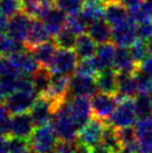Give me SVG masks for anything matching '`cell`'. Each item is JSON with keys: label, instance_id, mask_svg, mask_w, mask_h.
Listing matches in <instances>:
<instances>
[{"label": "cell", "instance_id": "83f0119b", "mask_svg": "<svg viewBox=\"0 0 152 153\" xmlns=\"http://www.w3.org/2000/svg\"><path fill=\"white\" fill-rule=\"evenodd\" d=\"M80 13L87 22V24L101 20L104 17V2L102 0L84 2V7L82 9Z\"/></svg>", "mask_w": 152, "mask_h": 153}, {"label": "cell", "instance_id": "484cf974", "mask_svg": "<svg viewBox=\"0 0 152 153\" xmlns=\"http://www.w3.org/2000/svg\"><path fill=\"white\" fill-rule=\"evenodd\" d=\"M53 76H54V74L51 71V68L46 67V66H42V65L33 74L31 81H33L34 87L38 95H44L46 93L49 85H51Z\"/></svg>", "mask_w": 152, "mask_h": 153}, {"label": "cell", "instance_id": "f6af8a7d", "mask_svg": "<svg viewBox=\"0 0 152 153\" xmlns=\"http://www.w3.org/2000/svg\"><path fill=\"white\" fill-rule=\"evenodd\" d=\"M8 24H9V18L4 16V15H0V36L7 34Z\"/></svg>", "mask_w": 152, "mask_h": 153}, {"label": "cell", "instance_id": "f35d334b", "mask_svg": "<svg viewBox=\"0 0 152 153\" xmlns=\"http://www.w3.org/2000/svg\"><path fill=\"white\" fill-rule=\"evenodd\" d=\"M129 13H130V20L134 24H141V22L152 20V13L149 11L143 4H139L134 8L129 9Z\"/></svg>", "mask_w": 152, "mask_h": 153}, {"label": "cell", "instance_id": "f1b7e54d", "mask_svg": "<svg viewBox=\"0 0 152 153\" xmlns=\"http://www.w3.org/2000/svg\"><path fill=\"white\" fill-rule=\"evenodd\" d=\"M51 6L42 4L39 0H21V11L31 19H40L46 15Z\"/></svg>", "mask_w": 152, "mask_h": 153}, {"label": "cell", "instance_id": "c3c4849f", "mask_svg": "<svg viewBox=\"0 0 152 153\" xmlns=\"http://www.w3.org/2000/svg\"><path fill=\"white\" fill-rule=\"evenodd\" d=\"M147 44H148V48L150 51V54H152V35L147 39Z\"/></svg>", "mask_w": 152, "mask_h": 153}, {"label": "cell", "instance_id": "d4e9b609", "mask_svg": "<svg viewBox=\"0 0 152 153\" xmlns=\"http://www.w3.org/2000/svg\"><path fill=\"white\" fill-rule=\"evenodd\" d=\"M116 48L113 45V43H104L100 44V46H97L96 56L95 59L97 62L100 72L109 68H113V62L115 57Z\"/></svg>", "mask_w": 152, "mask_h": 153}, {"label": "cell", "instance_id": "ab89813d", "mask_svg": "<svg viewBox=\"0 0 152 153\" xmlns=\"http://www.w3.org/2000/svg\"><path fill=\"white\" fill-rule=\"evenodd\" d=\"M21 11V0H0V15L11 18Z\"/></svg>", "mask_w": 152, "mask_h": 153}, {"label": "cell", "instance_id": "60d3db41", "mask_svg": "<svg viewBox=\"0 0 152 153\" xmlns=\"http://www.w3.org/2000/svg\"><path fill=\"white\" fill-rule=\"evenodd\" d=\"M8 110L4 106H0V136L10 135V123L11 117L9 116Z\"/></svg>", "mask_w": 152, "mask_h": 153}, {"label": "cell", "instance_id": "4dcf8cb0", "mask_svg": "<svg viewBox=\"0 0 152 153\" xmlns=\"http://www.w3.org/2000/svg\"><path fill=\"white\" fill-rule=\"evenodd\" d=\"M26 51L25 43L18 42L6 35L0 36V56H10L19 51Z\"/></svg>", "mask_w": 152, "mask_h": 153}, {"label": "cell", "instance_id": "4fadbf2b", "mask_svg": "<svg viewBox=\"0 0 152 153\" xmlns=\"http://www.w3.org/2000/svg\"><path fill=\"white\" fill-rule=\"evenodd\" d=\"M35 128L36 126L30 116V113L13 115L10 123V137L28 141L34 133Z\"/></svg>", "mask_w": 152, "mask_h": 153}, {"label": "cell", "instance_id": "cb8c5ba5", "mask_svg": "<svg viewBox=\"0 0 152 153\" xmlns=\"http://www.w3.org/2000/svg\"><path fill=\"white\" fill-rule=\"evenodd\" d=\"M29 51L34 55V57L38 62V64L42 65V66L49 67V65L53 62L56 53H57V46H56L55 42L48 40L46 43H42L36 46Z\"/></svg>", "mask_w": 152, "mask_h": 153}, {"label": "cell", "instance_id": "74e56055", "mask_svg": "<svg viewBox=\"0 0 152 153\" xmlns=\"http://www.w3.org/2000/svg\"><path fill=\"white\" fill-rule=\"evenodd\" d=\"M55 6L66 15H76L82 11L84 7V0H56Z\"/></svg>", "mask_w": 152, "mask_h": 153}, {"label": "cell", "instance_id": "d6986e66", "mask_svg": "<svg viewBox=\"0 0 152 153\" xmlns=\"http://www.w3.org/2000/svg\"><path fill=\"white\" fill-rule=\"evenodd\" d=\"M140 94L134 73H118V96L122 98H135Z\"/></svg>", "mask_w": 152, "mask_h": 153}, {"label": "cell", "instance_id": "7c38bea8", "mask_svg": "<svg viewBox=\"0 0 152 153\" xmlns=\"http://www.w3.org/2000/svg\"><path fill=\"white\" fill-rule=\"evenodd\" d=\"M104 19L112 28H115L130 22V13L118 0H110L104 2Z\"/></svg>", "mask_w": 152, "mask_h": 153}, {"label": "cell", "instance_id": "681fc988", "mask_svg": "<svg viewBox=\"0 0 152 153\" xmlns=\"http://www.w3.org/2000/svg\"><path fill=\"white\" fill-rule=\"evenodd\" d=\"M42 4H48V6H51L53 4H55V1L56 0H39Z\"/></svg>", "mask_w": 152, "mask_h": 153}, {"label": "cell", "instance_id": "bcb514c9", "mask_svg": "<svg viewBox=\"0 0 152 153\" xmlns=\"http://www.w3.org/2000/svg\"><path fill=\"white\" fill-rule=\"evenodd\" d=\"M118 2H121L123 6H125L127 9L134 8L136 6H139L143 2V0H118Z\"/></svg>", "mask_w": 152, "mask_h": 153}, {"label": "cell", "instance_id": "ba28073f", "mask_svg": "<svg viewBox=\"0 0 152 153\" xmlns=\"http://www.w3.org/2000/svg\"><path fill=\"white\" fill-rule=\"evenodd\" d=\"M56 112L55 104L45 95L38 96L30 110V116L36 128L51 123Z\"/></svg>", "mask_w": 152, "mask_h": 153}, {"label": "cell", "instance_id": "9a60e30c", "mask_svg": "<svg viewBox=\"0 0 152 153\" xmlns=\"http://www.w3.org/2000/svg\"><path fill=\"white\" fill-rule=\"evenodd\" d=\"M31 22L33 19L29 16H27L25 13L20 11L16 13L15 16L9 18L7 34L9 37L16 39L18 42H21V43H25L29 34Z\"/></svg>", "mask_w": 152, "mask_h": 153}, {"label": "cell", "instance_id": "2e32d148", "mask_svg": "<svg viewBox=\"0 0 152 153\" xmlns=\"http://www.w3.org/2000/svg\"><path fill=\"white\" fill-rule=\"evenodd\" d=\"M134 128L139 153H152V115L136 121Z\"/></svg>", "mask_w": 152, "mask_h": 153}, {"label": "cell", "instance_id": "d6a6232c", "mask_svg": "<svg viewBox=\"0 0 152 153\" xmlns=\"http://www.w3.org/2000/svg\"><path fill=\"white\" fill-rule=\"evenodd\" d=\"M76 39L77 35L72 33L68 28H63L58 34L54 36V42L56 46L59 47L60 49H73L75 48Z\"/></svg>", "mask_w": 152, "mask_h": 153}, {"label": "cell", "instance_id": "3957f363", "mask_svg": "<svg viewBox=\"0 0 152 153\" xmlns=\"http://www.w3.org/2000/svg\"><path fill=\"white\" fill-rule=\"evenodd\" d=\"M136 117L138 114L134 106V98H122L105 123L115 128H127L136 123Z\"/></svg>", "mask_w": 152, "mask_h": 153}, {"label": "cell", "instance_id": "5b68a950", "mask_svg": "<svg viewBox=\"0 0 152 153\" xmlns=\"http://www.w3.org/2000/svg\"><path fill=\"white\" fill-rule=\"evenodd\" d=\"M78 64V56L73 49H60L56 53L53 62L49 65V68L53 74L69 76L76 72Z\"/></svg>", "mask_w": 152, "mask_h": 153}, {"label": "cell", "instance_id": "4316f807", "mask_svg": "<svg viewBox=\"0 0 152 153\" xmlns=\"http://www.w3.org/2000/svg\"><path fill=\"white\" fill-rule=\"evenodd\" d=\"M74 51L78 56V58H89L93 57L94 54H96L97 47L96 43L89 34H82L77 36Z\"/></svg>", "mask_w": 152, "mask_h": 153}, {"label": "cell", "instance_id": "f546056e", "mask_svg": "<svg viewBox=\"0 0 152 153\" xmlns=\"http://www.w3.org/2000/svg\"><path fill=\"white\" fill-rule=\"evenodd\" d=\"M101 143L104 146H106L112 153H118V151L122 148V144L118 135V130L107 123H105Z\"/></svg>", "mask_w": 152, "mask_h": 153}, {"label": "cell", "instance_id": "f907efd6", "mask_svg": "<svg viewBox=\"0 0 152 153\" xmlns=\"http://www.w3.org/2000/svg\"><path fill=\"white\" fill-rule=\"evenodd\" d=\"M149 95H150V100H151V103H152V93L149 94Z\"/></svg>", "mask_w": 152, "mask_h": 153}, {"label": "cell", "instance_id": "6da1fadb", "mask_svg": "<svg viewBox=\"0 0 152 153\" xmlns=\"http://www.w3.org/2000/svg\"><path fill=\"white\" fill-rule=\"evenodd\" d=\"M27 142L33 153H55L59 141L53 124L48 123L35 128Z\"/></svg>", "mask_w": 152, "mask_h": 153}, {"label": "cell", "instance_id": "8992f818", "mask_svg": "<svg viewBox=\"0 0 152 153\" xmlns=\"http://www.w3.org/2000/svg\"><path fill=\"white\" fill-rule=\"evenodd\" d=\"M120 100L118 98L116 94H105V93H96L92 96L91 103H92V111L95 119H98L106 122L110 119V116L113 114L114 110L118 106Z\"/></svg>", "mask_w": 152, "mask_h": 153}, {"label": "cell", "instance_id": "5bb4252c", "mask_svg": "<svg viewBox=\"0 0 152 153\" xmlns=\"http://www.w3.org/2000/svg\"><path fill=\"white\" fill-rule=\"evenodd\" d=\"M97 85L95 78L92 76H85L80 74L73 75L69 79V95L72 97L85 96L89 97L96 94Z\"/></svg>", "mask_w": 152, "mask_h": 153}, {"label": "cell", "instance_id": "7bdbcfd3", "mask_svg": "<svg viewBox=\"0 0 152 153\" xmlns=\"http://www.w3.org/2000/svg\"><path fill=\"white\" fill-rule=\"evenodd\" d=\"M13 72H16V69L13 67L8 57L7 56H0V79Z\"/></svg>", "mask_w": 152, "mask_h": 153}, {"label": "cell", "instance_id": "ee69618b", "mask_svg": "<svg viewBox=\"0 0 152 153\" xmlns=\"http://www.w3.org/2000/svg\"><path fill=\"white\" fill-rule=\"evenodd\" d=\"M10 151V137L0 136V153H9Z\"/></svg>", "mask_w": 152, "mask_h": 153}, {"label": "cell", "instance_id": "d590c367", "mask_svg": "<svg viewBox=\"0 0 152 153\" xmlns=\"http://www.w3.org/2000/svg\"><path fill=\"white\" fill-rule=\"evenodd\" d=\"M87 22L84 19V17L82 16V13H76V15H72L68 16L67 20H66V28L71 30L72 33L75 35H82L85 33V30H87Z\"/></svg>", "mask_w": 152, "mask_h": 153}, {"label": "cell", "instance_id": "e575fe53", "mask_svg": "<svg viewBox=\"0 0 152 153\" xmlns=\"http://www.w3.org/2000/svg\"><path fill=\"white\" fill-rule=\"evenodd\" d=\"M98 73H100V68H98L95 57L83 58V59L78 60V64L76 67V74L93 77L96 76Z\"/></svg>", "mask_w": 152, "mask_h": 153}, {"label": "cell", "instance_id": "7a4b0ae2", "mask_svg": "<svg viewBox=\"0 0 152 153\" xmlns=\"http://www.w3.org/2000/svg\"><path fill=\"white\" fill-rule=\"evenodd\" d=\"M51 124L55 128V132L59 141L65 142H75L78 139L80 128L74 122L72 115L67 108L66 102L55 112Z\"/></svg>", "mask_w": 152, "mask_h": 153}, {"label": "cell", "instance_id": "52a82bcc", "mask_svg": "<svg viewBox=\"0 0 152 153\" xmlns=\"http://www.w3.org/2000/svg\"><path fill=\"white\" fill-rule=\"evenodd\" d=\"M66 105L72 115L74 122L78 128H82L91 120L93 115L92 111V103L89 97L85 96H76L66 101Z\"/></svg>", "mask_w": 152, "mask_h": 153}, {"label": "cell", "instance_id": "7402d4cb", "mask_svg": "<svg viewBox=\"0 0 152 153\" xmlns=\"http://www.w3.org/2000/svg\"><path fill=\"white\" fill-rule=\"evenodd\" d=\"M139 66L132 59L127 47H118L113 62V69L116 73H134Z\"/></svg>", "mask_w": 152, "mask_h": 153}, {"label": "cell", "instance_id": "b9f144b4", "mask_svg": "<svg viewBox=\"0 0 152 153\" xmlns=\"http://www.w3.org/2000/svg\"><path fill=\"white\" fill-rule=\"evenodd\" d=\"M136 33H138L139 39L147 40L152 35V20L151 22L136 24Z\"/></svg>", "mask_w": 152, "mask_h": 153}, {"label": "cell", "instance_id": "ffe728a7", "mask_svg": "<svg viewBox=\"0 0 152 153\" xmlns=\"http://www.w3.org/2000/svg\"><path fill=\"white\" fill-rule=\"evenodd\" d=\"M95 82L98 92L113 95L118 93V73L113 68L101 71L95 76Z\"/></svg>", "mask_w": 152, "mask_h": 153}, {"label": "cell", "instance_id": "836d02e7", "mask_svg": "<svg viewBox=\"0 0 152 153\" xmlns=\"http://www.w3.org/2000/svg\"><path fill=\"white\" fill-rule=\"evenodd\" d=\"M134 106L136 114L140 119L149 117L152 115V103L149 94L140 93L134 98Z\"/></svg>", "mask_w": 152, "mask_h": 153}, {"label": "cell", "instance_id": "277c9868", "mask_svg": "<svg viewBox=\"0 0 152 153\" xmlns=\"http://www.w3.org/2000/svg\"><path fill=\"white\" fill-rule=\"evenodd\" d=\"M39 96L36 92H26V91H16L4 98V107L13 115L27 113L31 110L35 101Z\"/></svg>", "mask_w": 152, "mask_h": 153}, {"label": "cell", "instance_id": "8d00e7d4", "mask_svg": "<svg viewBox=\"0 0 152 153\" xmlns=\"http://www.w3.org/2000/svg\"><path fill=\"white\" fill-rule=\"evenodd\" d=\"M118 130V135L120 139V142L122 146H129V148H138V139H136V133H135V128L132 126H127V128H116Z\"/></svg>", "mask_w": 152, "mask_h": 153}, {"label": "cell", "instance_id": "ac0fdd59", "mask_svg": "<svg viewBox=\"0 0 152 153\" xmlns=\"http://www.w3.org/2000/svg\"><path fill=\"white\" fill-rule=\"evenodd\" d=\"M51 33L47 29L46 25L40 19H33L30 26L29 34L25 42V46L27 51H31L36 46L42 43H46L51 38Z\"/></svg>", "mask_w": 152, "mask_h": 153}, {"label": "cell", "instance_id": "9c48e42d", "mask_svg": "<svg viewBox=\"0 0 152 153\" xmlns=\"http://www.w3.org/2000/svg\"><path fill=\"white\" fill-rule=\"evenodd\" d=\"M69 79H71L69 76L54 74L51 85L46 93L44 94L46 97H48L55 104L56 111L67 101L68 95H69Z\"/></svg>", "mask_w": 152, "mask_h": 153}, {"label": "cell", "instance_id": "7dc6e473", "mask_svg": "<svg viewBox=\"0 0 152 153\" xmlns=\"http://www.w3.org/2000/svg\"><path fill=\"white\" fill-rule=\"evenodd\" d=\"M91 153H112V152L106 146H104V145L102 144V143H100V144L95 145L94 148L91 149Z\"/></svg>", "mask_w": 152, "mask_h": 153}, {"label": "cell", "instance_id": "1f68e13d", "mask_svg": "<svg viewBox=\"0 0 152 153\" xmlns=\"http://www.w3.org/2000/svg\"><path fill=\"white\" fill-rule=\"evenodd\" d=\"M129 51H130L132 59L134 60V63L138 66L142 64L144 60L148 58L149 54H150L148 44L143 39H138L133 45L129 47Z\"/></svg>", "mask_w": 152, "mask_h": 153}, {"label": "cell", "instance_id": "30bf717a", "mask_svg": "<svg viewBox=\"0 0 152 153\" xmlns=\"http://www.w3.org/2000/svg\"><path fill=\"white\" fill-rule=\"evenodd\" d=\"M104 128H105V122L95 119V117L91 119L86 123V125H84L80 130L77 140L92 149L102 142Z\"/></svg>", "mask_w": 152, "mask_h": 153}, {"label": "cell", "instance_id": "44dd1931", "mask_svg": "<svg viewBox=\"0 0 152 153\" xmlns=\"http://www.w3.org/2000/svg\"><path fill=\"white\" fill-rule=\"evenodd\" d=\"M42 20L46 25L47 29L49 30L51 35L54 37L63 28H65L67 17H66V13L62 11L60 9H58L57 7H55V8L51 7L46 13V15L42 17Z\"/></svg>", "mask_w": 152, "mask_h": 153}, {"label": "cell", "instance_id": "603a6c76", "mask_svg": "<svg viewBox=\"0 0 152 153\" xmlns=\"http://www.w3.org/2000/svg\"><path fill=\"white\" fill-rule=\"evenodd\" d=\"M87 34L95 40L97 44L109 43L112 40V27L105 20H96L89 24Z\"/></svg>", "mask_w": 152, "mask_h": 153}, {"label": "cell", "instance_id": "8fae6325", "mask_svg": "<svg viewBox=\"0 0 152 153\" xmlns=\"http://www.w3.org/2000/svg\"><path fill=\"white\" fill-rule=\"evenodd\" d=\"M8 58L13 65V67L16 69V72L20 74L21 76L31 77L33 74L40 66L34 57V55L27 49L8 56Z\"/></svg>", "mask_w": 152, "mask_h": 153}, {"label": "cell", "instance_id": "e0dca14e", "mask_svg": "<svg viewBox=\"0 0 152 153\" xmlns=\"http://www.w3.org/2000/svg\"><path fill=\"white\" fill-rule=\"evenodd\" d=\"M139 39L136 26L133 22H127L122 26L112 28V43L118 47H130Z\"/></svg>", "mask_w": 152, "mask_h": 153}]
</instances>
